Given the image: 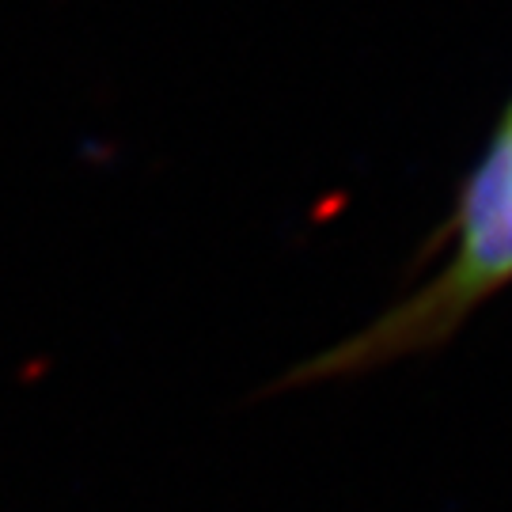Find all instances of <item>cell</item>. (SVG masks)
<instances>
[{"label":"cell","mask_w":512,"mask_h":512,"mask_svg":"<svg viewBox=\"0 0 512 512\" xmlns=\"http://www.w3.org/2000/svg\"><path fill=\"white\" fill-rule=\"evenodd\" d=\"M437 266L365 327L311 353L281 387L338 384L444 349L486 304L512 289V99L459 179L437 232Z\"/></svg>","instance_id":"6da1fadb"}]
</instances>
